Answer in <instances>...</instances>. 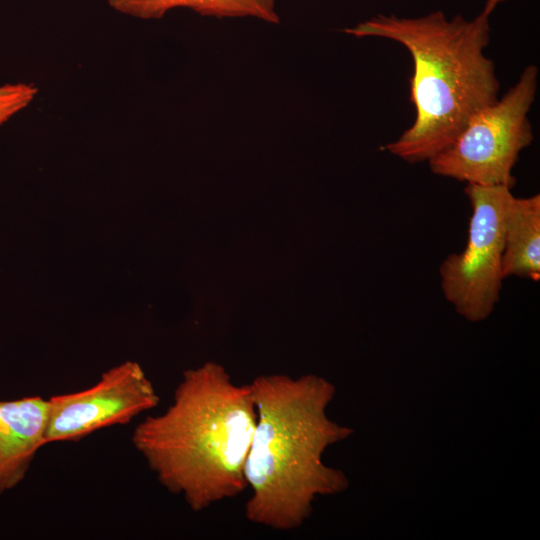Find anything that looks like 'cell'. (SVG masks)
<instances>
[{"instance_id": "obj_2", "label": "cell", "mask_w": 540, "mask_h": 540, "mask_svg": "<svg viewBox=\"0 0 540 540\" xmlns=\"http://www.w3.org/2000/svg\"><path fill=\"white\" fill-rule=\"evenodd\" d=\"M447 19L442 11L403 18L379 14L343 32L355 37H382L407 48L412 56L411 102L416 116L385 150L409 163L430 160L446 149L468 121L498 100L494 63L485 56L490 40L489 16Z\"/></svg>"}, {"instance_id": "obj_8", "label": "cell", "mask_w": 540, "mask_h": 540, "mask_svg": "<svg viewBox=\"0 0 540 540\" xmlns=\"http://www.w3.org/2000/svg\"><path fill=\"white\" fill-rule=\"evenodd\" d=\"M502 276L540 279V195L511 197L505 215Z\"/></svg>"}, {"instance_id": "obj_4", "label": "cell", "mask_w": 540, "mask_h": 540, "mask_svg": "<svg viewBox=\"0 0 540 540\" xmlns=\"http://www.w3.org/2000/svg\"><path fill=\"white\" fill-rule=\"evenodd\" d=\"M537 83L538 68L527 66L501 99L478 111L450 146L428 160L430 170L467 184L512 188L519 154L533 141L528 113Z\"/></svg>"}, {"instance_id": "obj_7", "label": "cell", "mask_w": 540, "mask_h": 540, "mask_svg": "<svg viewBox=\"0 0 540 540\" xmlns=\"http://www.w3.org/2000/svg\"><path fill=\"white\" fill-rule=\"evenodd\" d=\"M47 399L0 400V495L19 485L46 445Z\"/></svg>"}, {"instance_id": "obj_3", "label": "cell", "mask_w": 540, "mask_h": 540, "mask_svg": "<svg viewBox=\"0 0 540 540\" xmlns=\"http://www.w3.org/2000/svg\"><path fill=\"white\" fill-rule=\"evenodd\" d=\"M249 385L257 420L244 467L251 490L245 517L273 530H294L310 515L317 493L342 484L319 460L326 444L344 434L323 414L331 389L311 375H260Z\"/></svg>"}, {"instance_id": "obj_6", "label": "cell", "mask_w": 540, "mask_h": 540, "mask_svg": "<svg viewBox=\"0 0 540 540\" xmlns=\"http://www.w3.org/2000/svg\"><path fill=\"white\" fill-rule=\"evenodd\" d=\"M160 402L142 367L126 361L89 388L47 399L46 444L79 441L107 427L126 425Z\"/></svg>"}, {"instance_id": "obj_1", "label": "cell", "mask_w": 540, "mask_h": 540, "mask_svg": "<svg viewBox=\"0 0 540 540\" xmlns=\"http://www.w3.org/2000/svg\"><path fill=\"white\" fill-rule=\"evenodd\" d=\"M256 420L250 385L206 362L183 373L173 403L142 420L131 442L158 482L201 512L247 488L244 467Z\"/></svg>"}, {"instance_id": "obj_11", "label": "cell", "mask_w": 540, "mask_h": 540, "mask_svg": "<svg viewBox=\"0 0 540 540\" xmlns=\"http://www.w3.org/2000/svg\"><path fill=\"white\" fill-rule=\"evenodd\" d=\"M503 1H506V0H487L486 4H485V8L490 10V11H493L495 9V7L503 2Z\"/></svg>"}, {"instance_id": "obj_9", "label": "cell", "mask_w": 540, "mask_h": 540, "mask_svg": "<svg viewBox=\"0 0 540 540\" xmlns=\"http://www.w3.org/2000/svg\"><path fill=\"white\" fill-rule=\"evenodd\" d=\"M276 0H107L115 11L143 20L161 19L175 8L215 18L253 17L278 24Z\"/></svg>"}, {"instance_id": "obj_5", "label": "cell", "mask_w": 540, "mask_h": 540, "mask_svg": "<svg viewBox=\"0 0 540 540\" xmlns=\"http://www.w3.org/2000/svg\"><path fill=\"white\" fill-rule=\"evenodd\" d=\"M504 185L467 184L471 205L466 247L448 255L439 268L443 295L470 319L487 316L502 286L505 215L513 196Z\"/></svg>"}, {"instance_id": "obj_10", "label": "cell", "mask_w": 540, "mask_h": 540, "mask_svg": "<svg viewBox=\"0 0 540 540\" xmlns=\"http://www.w3.org/2000/svg\"><path fill=\"white\" fill-rule=\"evenodd\" d=\"M34 84L15 83L0 86V125L25 109L37 96Z\"/></svg>"}]
</instances>
